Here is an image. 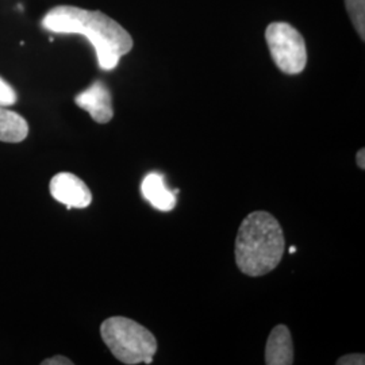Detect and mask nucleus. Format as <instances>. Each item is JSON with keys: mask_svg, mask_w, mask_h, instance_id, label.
<instances>
[{"mask_svg": "<svg viewBox=\"0 0 365 365\" xmlns=\"http://www.w3.org/2000/svg\"><path fill=\"white\" fill-rule=\"evenodd\" d=\"M42 27L57 34L84 36L95 48L98 63L103 71L115 69L119 60L133 49L130 34L101 11L57 6L43 16Z\"/></svg>", "mask_w": 365, "mask_h": 365, "instance_id": "obj_1", "label": "nucleus"}, {"mask_svg": "<svg viewBox=\"0 0 365 365\" xmlns=\"http://www.w3.org/2000/svg\"><path fill=\"white\" fill-rule=\"evenodd\" d=\"M346 11L361 39L365 38V0H345Z\"/></svg>", "mask_w": 365, "mask_h": 365, "instance_id": "obj_10", "label": "nucleus"}, {"mask_svg": "<svg viewBox=\"0 0 365 365\" xmlns=\"http://www.w3.org/2000/svg\"><path fill=\"white\" fill-rule=\"evenodd\" d=\"M42 365H72L73 364V361H71L68 357L66 356H54V357H51V359H46V360H43Z\"/></svg>", "mask_w": 365, "mask_h": 365, "instance_id": "obj_13", "label": "nucleus"}, {"mask_svg": "<svg viewBox=\"0 0 365 365\" xmlns=\"http://www.w3.org/2000/svg\"><path fill=\"white\" fill-rule=\"evenodd\" d=\"M51 194L53 197L66 205V209H86L91 205L92 194L87 184L69 172H61L51 180Z\"/></svg>", "mask_w": 365, "mask_h": 365, "instance_id": "obj_5", "label": "nucleus"}, {"mask_svg": "<svg viewBox=\"0 0 365 365\" xmlns=\"http://www.w3.org/2000/svg\"><path fill=\"white\" fill-rule=\"evenodd\" d=\"M141 192L145 199L160 211H170L175 209L178 203L176 195L179 194V190L170 191L164 180V176L157 172H152L145 176L141 184Z\"/></svg>", "mask_w": 365, "mask_h": 365, "instance_id": "obj_7", "label": "nucleus"}, {"mask_svg": "<svg viewBox=\"0 0 365 365\" xmlns=\"http://www.w3.org/2000/svg\"><path fill=\"white\" fill-rule=\"evenodd\" d=\"M265 39L277 68L287 75H298L307 64L306 42L295 27L286 22L271 24Z\"/></svg>", "mask_w": 365, "mask_h": 365, "instance_id": "obj_4", "label": "nucleus"}, {"mask_svg": "<svg viewBox=\"0 0 365 365\" xmlns=\"http://www.w3.org/2000/svg\"><path fill=\"white\" fill-rule=\"evenodd\" d=\"M29 134L26 119L18 113L0 107V141L16 144L22 143Z\"/></svg>", "mask_w": 365, "mask_h": 365, "instance_id": "obj_9", "label": "nucleus"}, {"mask_svg": "<svg viewBox=\"0 0 365 365\" xmlns=\"http://www.w3.org/2000/svg\"><path fill=\"white\" fill-rule=\"evenodd\" d=\"M280 223L267 211H253L242 221L235 240V262L242 274L259 277L272 272L284 256Z\"/></svg>", "mask_w": 365, "mask_h": 365, "instance_id": "obj_2", "label": "nucleus"}, {"mask_svg": "<svg viewBox=\"0 0 365 365\" xmlns=\"http://www.w3.org/2000/svg\"><path fill=\"white\" fill-rule=\"evenodd\" d=\"M75 103L86 110L98 123H107L114 117L111 92L101 80H96L86 91L76 95Z\"/></svg>", "mask_w": 365, "mask_h": 365, "instance_id": "obj_6", "label": "nucleus"}, {"mask_svg": "<svg viewBox=\"0 0 365 365\" xmlns=\"http://www.w3.org/2000/svg\"><path fill=\"white\" fill-rule=\"evenodd\" d=\"M295 252H297V248H294V247H291V248H289V253H291V255H292V253H295Z\"/></svg>", "mask_w": 365, "mask_h": 365, "instance_id": "obj_15", "label": "nucleus"}, {"mask_svg": "<svg viewBox=\"0 0 365 365\" xmlns=\"http://www.w3.org/2000/svg\"><path fill=\"white\" fill-rule=\"evenodd\" d=\"M337 364L339 365H364L365 364V356L364 354H359V353H354V354H348V356H344L337 360Z\"/></svg>", "mask_w": 365, "mask_h": 365, "instance_id": "obj_12", "label": "nucleus"}, {"mask_svg": "<svg viewBox=\"0 0 365 365\" xmlns=\"http://www.w3.org/2000/svg\"><path fill=\"white\" fill-rule=\"evenodd\" d=\"M356 161H357V167L360 170H365V150L364 149H360L357 152V156H356Z\"/></svg>", "mask_w": 365, "mask_h": 365, "instance_id": "obj_14", "label": "nucleus"}, {"mask_svg": "<svg viewBox=\"0 0 365 365\" xmlns=\"http://www.w3.org/2000/svg\"><path fill=\"white\" fill-rule=\"evenodd\" d=\"M16 103V92L13 87L4 80L0 78V107H9Z\"/></svg>", "mask_w": 365, "mask_h": 365, "instance_id": "obj_11", "label": "nucleus"}, {"mask_svg": "<svg viewBox=\"0 0 365 365\" xmlns=\"http://www.w3.org/2000/svg\"><path fill=\"white\" fill-rule=\"evenodd\" d=\"M107 348L120 363L152 364L157 352V339L146 327L126 317H111L101 327Z\"/></svg>", "mask_w": 365, "mask_h": 365, "instance_id": "obj_3", "label": "nucleus"}, {"mask_svg": "<svg viewBox=\"0 0 365 365\" xmlns=\"http://www.w3.org/2000/svg\"><path fill=\"white\" fill-rule=\"evenodd\" d=\"M265 364H294V344L286 325H277L272 329L265 346Z\"/></svg>", "mask_w": 365, "mask_h": 365, "instance_id": "obj_8", "label": "nucleus"}]
</instances>
